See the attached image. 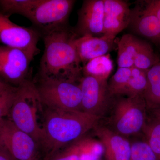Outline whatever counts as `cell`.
Segmentation results:
<instances>
[{"label":"cell","mask_w":160,"mask_h":160,"mask_svg":"<svg viewBox=\"0 0 160 160\" xmlns=\"http://www.w3.org/2000/svg\"><path fill=\"white\" fill-rule=\"evenodd\" d=\"M75 2L74 0H41L27 19L42 37L68 25L67 22Z\"/></svg>","instance_id":"8992f818"},{"label":"cell","mask_w":160,"mask_h":160,"mask_svg":"<svg viewBox=\"0 0 160 160\" xmlns=\"http://www.w3.org/2000/svg\"><path fill=\"white\" fill-rule=\"evenodd\" d=\"M152 109L153 118L160 121V106Z\"/></svg>","instance_id":"f546056e"},{"label":"cell","mask_w":160,"mask_h":160,"mask_svg":"<svg viewBox=\"0 0 160 160\" xmlns=\"http://www.w3.org/2000/svg\"><path fill=\"white\" fill-rule=\"evenodd\" d=\"M17 87L10 86L0 93V120L9 116Z\"/></svg>","instance_id":"d4e9b609"},{"label":"cell","mask_w":160,"mask_h":160,"mask_svg":"<svg viewBox=\"0 0 160 160\" xmlns=\"http://www.w3.org/2000/svg\"><path fill=\"white\" fill-rule=\"evenodd\" d=\"M104 0H85L78 11L74 31L79 37H97L104 33Z\"/></svg>","instance_id":"8fae6325"},{"label":"cell","mask_w":160,"mask_h":160,"mask_svg":"<svg viewBox=\"0 0 160 160\" xmlns=\"http://www.w3.org/2000/svg\"><path fill=\"white\" fill-rule=\"evenodd\" d=\"M11 86L5 82L1 78H0V93L5 91Z\"/></svg>","instance_id":"f1b7e54d"},{"label":"cell","mask_w":160,"mask_h":160,"mask_svg":"<svg viewBox=\"0 0 160 160\" xmlns=\"http://www.w3.org/2000/svg\"><path fill=\"white\" fill-rule=\"evenodd\" d=\"M76 142L61 157L54 160H80L82 153L81 141Z\"/></svg>","instance_id":"484cf974"},{"label":"cell","mask_w":160,"mask_h":160,"mask_svg":"<svg viewBox=\"0 0 160 160\" xmlns=\"http://www.w3.org/2000/svg\"><path fill=\"white\" fill-rule=\"evenodd\" d=\"M113 69V62L109 54L95 58L82 67L83 75H89L100 80H106Z\"/></svg>","instance_id":"ac0fdd59"},{"label":"cell","mask_w":160,"mask_h":160,"mask_svg":"<svg viewBox=\"0 0 160 160\" xmlns=\"http://www.w3.org/2000/svg\"><path fill=\"white\" fill-rule=\"evenodd\" d=\"M42 104L34 82L26 81L17 87L8 118L18 128L33 138L39 146L43 139L42 129L38 122V110Z\"/></svg>","instance_id":"3957f363"},{"label":"cell","mask_w":160,"mask_h":160,"mask_svg":"<svg viewBox=\"0 0 160 160\" xmlns=\"http://www.w3.org/2000/svg\"><path fill=\"white\" fill-rule=\"evenodd\" d=\"M33 58L22 50L0 45V78L18 87L30 79V64Z\"/></svg>","instance_id":"52a82bcc"},{"label":"cell","mask_w":160,"mask_h":160,"mask_svg":"<svg viewBox=\"0 0 160 160\" xmlns=\"http://www.w3.org/2000/svg\"><path fill=\"white\" fill-rule=\"evenodd\" d=\"M147 86L144 99L147 109L160 106V62L147 71Z\"/></svg>","instance_id":"e0dca14e"},{"label":"cell","mask_w":160,"mask_h":160,"mask_svg":"<svg viewBox=\"0 0 160 160\" xmlns=\"http://www.w3.org/2000/svg\"><path fill=\"white\" fill-rule=\"evenodd\" d=\"M147 86V71L132 67L131 77L125 96L133 97L144 94Z\"/></svg>","instance_id":"44dd1931"},{"label":"cell","mask_w":160,"mask_h":160,"mask_svg":"<svg viewBox=\"0 0 160 160\" xmlns=\"http://www.w3.org/2000/svg\"><path fill=\"white\" fill-rule=\"evenodd\" d=\"M132 68H118L111 78L108 87L112 96L125 95L126 88L131 77Z\"/></svg>","instance_id":"7402d4cb"},{"label":"cell","mask_w":160,"mask_h":160,"mask_svg":"<svg viewBox=\"0 0 160 160\" xmlns=\"http://www.w3.org/2000/svg\"><path fill=\"white\" fill-rule=\"evenodd\" d=\"M129 160H158L146 141H138L131 144Z\"/></svg>","instance_id":"cb8c5ba5"},{"label":"cell","mask_w":160,"mask_h":160,"mask_svg":"<svg viewBox=\"0 0 160 160\" xmlns=\"http://www.w3.org/2000/svg\"><path fill=\"white\" fill-rule=\"evenodd\" d=\"M142 132L146 142L160 160V121L153 118L150 122H146Z\"/></svg>","instance_id":"603a6c76"},{"label":"cell","mask_w":160,"mask_h":160,"mask_svg":"<svg viewBox=\"0 0 160 160\" xmlns=\"http://www.w3.org/2000/svg\"><path fill=\"white\" fill-rule=\"evenodd\" d=\"M41 0H0V12L10 18L19 14L28 18Z\"/></svg>","instance_id":"d6986e66"},{"label":"cell","mask_w":160,"mask_h":160,"mask_svg":"<svg viewBox=\"0 0 160 160\" xmlns=\"http://www.w3.org/2000/svg\"><path fill=\"white\" fill-rule=\"evenodd\" d=\"M82 111L101 118L110 105L112 96L107 81L83 75L80 82Z\"/></svg>","instance_id":"30bf717a"},{"label":"cell","mask_w":160,"mask_h":160,"mask_svg":"<svg viewBox=\"0 0 160 160\" xmlns=\"http://www.w3.org/2000/svg\"><path fill=\"white\" fill-rule=\"evenodd\" d=\"M149 2L160 23V0H152Z\"/></svg>","instance_id":"83f0119b"},{"label":"cell","mask_w":160,"mask_h":160,"mask_svg":"<svg viewBox=\"0 0 160 160\" xmlns=\"http://www.w3.org/2000/svg\"><path fill=\"white\" fill-rule=\"evenodd\" d=\"M75 44L83 66L95 58L108 54L115 49L116 45L114 38L104 35L99 38L89 35L78 38Z\"/></svg>","instance_id":"9a60e30c"},{"label":"cell","mask_w":160,"mask_h":160,"mask_svg":"<svg viewBox=\"0 0 160 160\" xmlns=\"http://www.w3.org/2000/svg\"><path fill=\"white\" fill-rule=\"evenodd\" d=\"M0 145L16 160H33L39 147L33 138L18 128L9 118L0 120Z\"/></svg>","instance_id":"ba28073f"},{"label":"cell","mask_w":160,"mask_h":160,"mask_svg":"<svg viewBox=\"0 0 160 160\" xmlns=\"http://www.w3.org/2000/svg\"></svg>","instance_id":"4dcf8cb0"},{"label":"cell","mask_w":160,"mask_h":160,"mask_svg":"<svg viewBox=\"0 0 160 160\" xmlns=\"http://www.w3.org/2000/svg\"><path fill=\"white\" fill-rule=\"evenodd\" d=\"M142 42L132 34L122 36L118 44V68L133 67L135 58Z\"/></svg>","instance_id":"2e32d148"},{"label":"cell","mask_w":160,"mask_h":160,"mask_svg":"<svg viewBox=\"0 0 160 160\" xmlns=\"http://www.w3.org/2000/svg\"><path fill=\"white\" fill-rule=\"evenodd\" d=\"M147 109L143 95L121 98L114 104L109 128L126 138L142 132Z\"/></svg>","instance_id":"5b68a950"},{"label":"cell","mask_w":160,"mask_h":160,"mask_svg":"<svg viewBox=\"0 0 160 160\" xmlns=\"http://www.w3.org/2000/svg\"><path fill=\"white\" fill-rule=\"evenodd\" d=\"M0 160H16L3 146L0 145Z\"/></svg>","instance_id":"4316f807"},{"label":"cell","mask_w":160,"mask_h":160,"mask_svg":"<svg viewBox=\"0 0 160 160\" xmlns=\"http://www.w3.org/2000/svg\"><path fill=\"white\" fill-rule=\"evenodd\" d=\"M160 62L150 44L143 41L135 58L133 67L147 71Z\"/></svg>","instance_id":"ffe728a7"},{"label":"cell","mask_w":160,"mask_h":160,"mask_svg":"<svg viewBox=\"0 0 160 160\" xmlns=\"http://www.w3.org/2000/svg\"><path fill=\"white\" fill-rule=\"evenodd\" d=\"M42 109L43 139L41 147L51 153L81 139L98 125L101 118L82 111Z\"/></svg>","instance_id":"7a4b0ae2"},{"label":"cell","mask_w":160,"mask_h":160,"mask_svg":"<svg viewBox=\"0 0 160 160\" xmlns=\"http://www.w3.org/2000/svg\"><path fill=\"white\" fill-rule=\"evenodd\" d=\"M137 4L131 9L129 26L135 33L160 43V23L149 1Z\"/></svg>","instance_id":"7c38bea8"},{"label":"cell","mask_w":160,"mask_h":160,"mask_svg":"<svg viewBox=\"0 0 160 160\" xmlns=\"http://www.w3.org/2000/svg\"><path fill=\"white\" fill-rule=\"evenodd\" d=\"M45 49L40 60L37 79L80 82L83 76L76 48L78 36L68 25L44 35Z\"/></svg>","instance_id":"6da1fadb"},{"label":"cell","mask_w":160,"mask_h":160,"mask_svg":"<svg viewBox=\"0 0 160 160\" xmlns=\"http://www.w3.org/2000/svg\"><path fill=\"white\" fill-rule=\"evenodd\" d=\"M103 35L115 38L117 35L129 26L131 9L128 2L122 0H104Z\"/></svg>","instance_id":"4fadbf2b"},{"label":"cell","mask_w":160,"mask_h":160,"mask_svg":"<svg viewBox=\"0 0 160 160\" xmlns=\"http://www.w3.org/2000/svg\"><path fill=\"white\" fill-rule=\"evenodd\" d=\"M41 35L33 28L19 26L0 12V43L22 50L34 58L39 52L38 43Z\"/></svg>","instance_id":"9c48e42d"},{"label":"cell","mask_w":160,"mask_h":160,"mask_svg":"<svg viewBox=\"0 0 160 160\" xmlns=\"http://www.w3.org/2000/svg\"><path fill=\"white\" fill-rule=\"evenodd\" d=\"M34 83L42 108L82 111L80 82L37 79Z\"/></svg>","instance_id":"277c9868"},{"label":"cell","mask_w":160,"mask_h":160,"mask_svg":"<svg viewBox=\"0 0 160 160\" xmlns=\"http://www.w3.org/2000/svg\"><path fill=\"white\" fill-rule=\"evenodd\" d=\"M94 129L102 146L106 160H130L131 144L127 138L105 126L98 125Z\"/></svg>","instance_id":"5bb4252c"}]
</instances>
